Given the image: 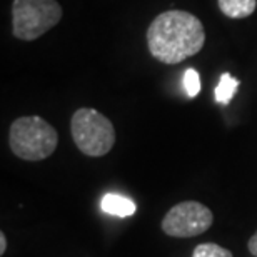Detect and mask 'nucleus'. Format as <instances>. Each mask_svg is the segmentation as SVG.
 <instances>
[{
    "label": "nucleus",
    "mask_w": 257,
    "mask_h": 257,
    "mask_svg": "<svg viewBox=\"0 0 257 257\" xmlns=\"http://www.w3.org/2000/svg\"><path fill=\"white\" fill-rule=\"evenodd\" d=\"M205 44L202 22L186 10L159 14L147 29V47L156 60L167 65L181 64L199 54Z\"/></svg>",
    "instance_id": "1"
},
{
    "label": "nucleus",
    "mask_w": 257,
    "mask_h": 257,
    "mask_svg": "<svg viewBox=\"0 0 257 257\" xmlns=\"http://www.w3.org/2000/svg\"><path fill=\"white\" fill-rule=\"evenodd\" d=\"M10 151L22 161L39 162L49 159L57 151V131L39 115L19 117L9 132Z\"/></svg>",
    "instance_id": "2"
},
{
    "label": "nucleus",
    "mask_w": 257,
    "mask_h": 257,
    "mask_svg": "<svg viewBox=\"0 0 257 257\" xmlns=\"http://www.w3.org/2000/svg\"><path fill=\"white\" fill-rule=\"evenodd\" d=\"M70 132L77 149L89 157L105 156L115 144L114 124L104 114L90 107H82L74 112Z\"/></svg>",
    "instance_id": "3"
},
{
    "label": "nucleus",
    "mask_w": 257,
    "mask_h": 257,
    "mask_svg": "<svg viewBox=\"0 0 257 257\" xmlns=\"http://www.w3.org/2000/svg\"><path fill=\"white\" fill-rule=\"evenodd\" d=\"M62 19V7L57 0H14L12 34L15 39L35 40L55 27Z\"/></svg>",
    "instance_id": "4"
},
{
    "label": "nucleus",
    "mask_w": 257,
    "mask_h": 257,
    "mask_svg": "<svg viewBox=\"0 0 257 257\" xmlns=\"http://www.w3.org/2000/svg\"><path fill=\"white\" fill-rule=\"evenodd\" d=\"M214 222V214L207 205L197 200L176 204L162 219V230L171 237L187 239L204 234Z\"/></svg>",
    "instance_id": "5"
},
{
    "label": "nucleus",
    "mask_w": 257,
    "mask_h": 257,
    "mask_svg": "<svg viewBox=\"0 0 257 257\" xmlns=\"http://www.w3.org/2000/svg\"><path fill=\"white\" fill-rule=\"evenodd\" d=\"M100 209L105 214L115 215V217H131L136 214L137 205L134 204V200H131L125 195L109 192L105 194L100 200Z\"/></svg>",
    "instance_id": "6"
},
{
    "label": "nucleus",
    "mask_w": 257,
    "mask_h": 257,
    "mask_svg": "<svg viewBox=\"0 0 257 257\" xmlns=\"http://www.w3.org/2000/svg\"><path fill=\"white\" fill-rule=\"evenodd\" d=\"M219 9L229 19L250 17L257 9V0H217Z\"/></svg>",
    "instance_id": "7"
},
{
    "label": "nucleus",
    "mask_w": 257,
    "mask_h": 257,
    "mask_svg": "<svg viewBox=\"0 0 257 257\" xmlns=\"http://www.w3.org/2000/svg\"><path fill=\"white\" fill-rule=\"evenodd\" d=\"M239 84L240 82L235 79V77L230 75L229 72H224V74L220 75L219 84L214 90L215 102H219V104H222V105H227L229 102L232 100V97L235 95V92H237Z\"/></svg>",
    "instance_id": "8"
},
{
    "label": "nucleus",
    "mask_w": 257,
    "mask_h": 257,
    "mask_svg": "<svg viewBox=\"0 0 257 257\" xmlns=\"http://www.w3.org/2000/svg\"><path fill=\"white\" fill-rule=\"evenodd\" d=\"M192 257H234L229 249L214 242H204L195 245Z\"/></svg>",
    "instance_id": "9"
},
{
    "label": "nucleus",
    "mask_w": 257,
    "mask_h": 257,
    "mask_svg": "<svg viewBox=\"0 0 257 257\" xmlns=\"http://www.w3.org/2000/svg\"><path fill=\"white\" fill-rule=\"evenodd\" d=\"M182 84H184V90L186 94L194 99V97L199 95L200 92V77H199V72L195 69H187L184 72V79H182Z\"/></svg>",
    "instance_id": "10"
},
{
    "label": "nucleus",
    "mask_w": 257,
    "mask_h": 257,
    "mask_svg": "<svg viewBox=\"0 0 257 257\" xmlns=\"http://www.w3.org/2000/svg\"><path fill=\"white\" fill-rule=\"evenodd\" d=\"M247 249H249V252L252 254L254 257H257V230L254 232L252 237L249 239V242H247Z\"/></svg>",
    "instance_id": "11"
},
{
    "label": "nucleus",
    "mask_w": 257,
    "mask_h": 257,
    "mask_svg": "<svg viewBox=\"0 0 257 257\" xmlns=\"http://www.w3.org/2000/svg\"><path fill=\"white\" fill-rule=\"evenodd\" d=\"M5 250H7V237L4 232H0V255H5Z\"/></svg>",
    "instance_id": "12"
}]
</instances>
